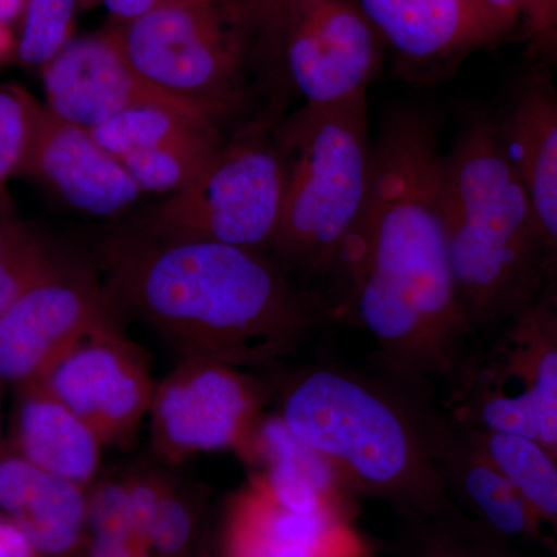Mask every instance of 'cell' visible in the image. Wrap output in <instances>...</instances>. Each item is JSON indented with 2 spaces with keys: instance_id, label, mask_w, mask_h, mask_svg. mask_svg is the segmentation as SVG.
<instances>
[{
  "instance_id": "6da1fadb",
  "label": "cell",
  "mask_w": 557,
  "mask_h": 557,
  "mask_svg": "<svg viewBox=\"0 0 557 557\" xmlns=\"http://www.w3.org/2000/svg\"><path fill=\"white\" fill-rule=\"evenodd\" d=\"M437 135L395 113L375 143V178L332 281L330 310L375 341L384 373L432 394L448 386L478 338L450 267Z\"/></svg>"
},
{
  "instance_id": "7a4b0ae2",
  "label": "cell",
  "mask_w": 557,
  "mask_h": 557,
  "mask_svg": "<svg viewBox=\"0 0 557 557\" xmlns=\"http://www.w3.org/2000/svg\"><path fill=\"white\" fill-rule=\"evenodd\" d=\"M112 296L186 358L263 364L310 329L321 300L271 252L208 240L121 242L109 255Z\"/></svg>"
},
{
  "instance_id": "3957f363",
  "label": "cell",
  "mask_w": 557,
  "mask_h": 557,
  "mask_svg": "<svg viewBox=\"0 0 557 557\" xmlns=\"http://www.w3.org/2000/svg\"><path fill=\"white\" fill-rule=\"evenodd\" d=\"M429 392L335 364L287 381L276 412L327 458L348 494L379 497L399 511L437 516L454 508L429 445Z\"/></svg>"
},
{
  "instance_id": "277c9868",
  "label": "cell",
  "mask_w": 557,
  "mask_h": 557,
  "mask_svg": "<svg viewBox=\"0 0 557 557\" xmlns=\"http://www.w3.org/2000/svg\"><path fill=\"white\" fill-rule=\"evenodd\" d=\"M450 267L480 335L537 298L553 270L522 180L496 119L472 115L442 164Z\"/></svg>"
},
{
  "instance_id": "5b68a950",
  "label": "cell",
  "mask_w": 557,
  "mask_h": 557,
  "mask_svg": "<svg viewBox=\"0 0 557 557\" xmlns=\"http://www.w3.org/2000/svg\"><path fill=\"white\" fill-rule=\"evenodd\" d=\"M274 138L285 163V190L271 255L292 276L333 281L375 178L368 100L302 104L274 124Z\"/></svg>"
},
{
  "instance_id": "8992f818",
  "label": "cell",
  "mask_w": 557,
  "mask_h": 557,
  "mask_svg": "<svg viewBox=\"0 0 557 557\" xmlns=\"http://www.w3.org/2000/svg\"><path fill=\"white\" fill-rule=\"evenodd\" d=\"M109 35L161 90L207 113L222 129L265 83L256 58L255 0H172Z\"/></svg>"
},
{
  "instance_id": "52a82bcc",
  "label": "cell",
  "mask_w": 557,
  "mask_h": 557,
  "mask_svg": "<svg viewBox=\"0 0 557 557\" xmlns=\"http://www.w3.org/2000/svg\"><path fill=\"white\" fill-rule=\"evenodd\" d=\"M256 58L263 79L302 104L368 100L384 47L354 0H255Z\"/></svg>"
},
{
  "instance_id": "ba28073f",
  "label": "cell",
  "mask_w": 557,
  "mask_h": 557,
  "mask_svg": "<svg viewBox=\"0 0 557 557\" xmlns=\"http://www.w3.org/2000/svg\"><path fill=\"white\" fill-rule=\"evenodd\" d=\"M284 190L285 163L274 123L255 124L226 139L188 186L153 209L145 236L271 252Z\"/></svg>"
},
{
  "instance_id": "9c48e42d",
  "label": "cell",
  "mask_w": 557,
  "mask_h": 557,
  "mask_svg": "<svg viewBox=\"0 0 557 557\" xmlns=\"http://www.w3.org/2000/svg\"><path fill=\"white\" fill-rule=\"evenodd\" d=\"M493 346L474 347L440 408L461 426L557 443V327L536 304Z\"/></svg>"
},
{
  "instance_id": "30bf717a",
  "label": "cell",
  "mask_w": 557,
  "mask_h": 557,
  "mask_svg": "<svg viewBox=\"0 0 557 557\" xmlns=\"http://www.w3.org/2000/svg\"><path fill=\"white\" fill-rule=\"evenodd\" d=\"M153 449L168 461L197 453L242 450L262 417L259 384L234 366L186 358L153 391Z\"/></svg>"
},
{
  "instance_id": "8fae6325",
  "label": "cell",
  "mask_w": 557,
  "mask_h": 557,
  "mask_svg": "<svg viewBox=\"0 0 557 557\" xmlns=\"http://www.w3.org/2000/svg\"><path fill=\"white\" fill-rule=\"evenodd\" d=\"M110 299L67 262L0 313V381L42 380L76 344L112 324Z\"/></svg>"
},
{
  "instance_id": "7c38bea8",
  "label": "cell",
  "mask_w": 557,
  "mask_h": 557,
  "mask_svg": "<svg viewBox=\"0 0 557 557\" xmlns=\"http://www.w3.org/2000/svg\"><path fill=\"white\" fill-rule=\"evenodd\" d=\"M39 381L102 446L129 445L156 391L148 362L113 322L76 344Z\"/></svg>"
},
{
  "instance_id": "4fadbf2b",
  "label": "cell",
  "mask_w": 557,
  "mask_h": 557,
  "mask_svg": "<svg viewBox=\"0 0 557 557\" xmlns=\"http://www.w3.org/2000/svg\"><path fill=\"white\" fill-rule=\"evenodd\" d=\"M40 70L47 108L60 119L86 129L139 108L177 109L211 120L189 102L146 79L127 61L108 30L73 36Z\"/></svg>"
},
{
  "instance_id": "5bb4252c",
  "label": "cell",
  "mask_w": 557,
  "mask_h": 557,
  "mask_svg": "<svg viewBox=\"0 0 557 557\" xmlns=\"http://www.w3.org/2000/svg\"><path fill=\"white\" fill-rule=\"evenodd\" d=\"M408 78L445 75L508 33L472 0H354Z\"/></svg>"
},
{
  "instance_id": "9a60e30c",
  "label": "cell",
  "mask_w": 557,
  "mask_h": 557,
  "mask_svg": "<svg viewBox=\"0 0 557 557\" xmlns=\"http://www.w3.org/2000/svg\"><path fill=\"white\" fill-rule=\"evenodd\" d=\"M22 175L38 180L69 207L101 218L123 212L143 194L89 129L54 115L42 101Z\"/></svg>"
},
{
  "instance_id": "2e32d148",
  "label": "cell",
  "mask_w": 557,
  "mask_h": 557,
  "mask_svg": "<svg viewBox=\"0 0 557 557\" xmlns=\"http://www.w3.org/2000/svg\"><path fill=\"white\" fill-rule=\"evenodd\" d=\"M424 420L432 456L453 504L463 505L497 536L541 542L557 552L556 539L536 512L432 395L424 401Z\"/></svg>"
},
{
  "instance_id": "e0dca14e",
  "label": "cell",
  "mask_w": 557,
  "mask_h": 557,
  "mask_svg": "<svg viewBox=\"0 0 557 557\" xmlns=\"http://www.w3.org/2000/svg\"><path fill=\"white\" fill-rule=\"evenodd\" d=\"M498 129L557 263V87L547 70L520 81Z\"/></svg>"
},
{
  "instance_id": "ac0fdd59",
  "label": "cell",
  "mask_w": 557,
  "mask_h": 557,
  "mask_svg": "<svg viewBox=\"0 0 557 557\" xmlns=\"http://www.w3.org/2000/svg\"><path fill=\"white\" fill-rule=\"evenodd\" d=\"M0 515L20 528L38 557H64L78 547L89 498L84 487L5 448L0 453Z\"/></svg>"
},
{
  "instance_id": "d6986e66",
  "label": "cell",
  "mask_w": 557,
  "mask_h": 557,
  "mask_svg": "<svg viewBox=\"0 0 557 557\" xmlns=\"http://www.w3.org/2000/svg\"><path fill=\"white\" fill-rule=\"evenodd\" d=\"M14 453L36 468L86 490L101 467L102 443L42 381L17 387Z\"/></svg>"
},
{
  "instance_id": "ffe728a7",
  "label": "cell",
  "mask_w": 557,
  "mask_h": 557,
  "mask_svg": "<svg viewBox=\"0 0 557 557\" xmlns=\"http://www.w3.org/2000/svg\"><path fill=\"white\" fill-rule=\"evenodd\" d=\"M242 456L259 465L252 482L281 507L296 512L347 509L350 494L335 468L296 437L277 412L262 413Z\"/></svg>"
},
{
  "instance_id": "44dd1931",
  "label": "cell",
  "mask_w": 557,
  "mask_h": 557,
  "mask_svg": "<svg viewBox=\"0 0 557 557\" xmlns=\"http://www.w3.org/2000/svg\"><path fill=\"white\" fill-rule=\"evenodd\" d=\"M361 547L347 509L292 511L271 500L255 482L242 494L234 511L231 557H258L287 548L347 552Z\"/></svg>"
},
{
  "instance_id": "7402d4cb",
  "label": "cell",
  "mask_w": 557,
  "mask_h": 557,
  "mask_svg": "<svg viewBox=\"0 0 557 557\" xmlns=\"http://www.w3.org/2000/svg\"><path fill=\"white\" fill-rule=\"evenodd\" d=\"M463 428L557 542V461L552 450L533 438Z\"/></svg>"
},
{
  "instance_id": "603a6c76",
  "label": "cell",
  "mask_w": 557,
  "mask_h": 557,
  "mask_svg": "<svg viewBox=\"0 0 557 557\" xmlns=\"http://www.w3.org/2000/svg\"><path fill=\"white\" fill-rule=\"evenodd\" d=\"M226 138L222 131L200 132L119 160L141 193L174 194L207 168Z\"/></svg>"
},
{
  "instance_id": "cb8c5ba5",
  "label": "cell",
  "mask_w": 557,
  "mask_h": 557,
  "mask_svg": "<svg viewBox=\"0 0 557 557\" xmlns=\"http://www.w3.org/2000/svg\"><path fill=\"white\" fill-rule=\"evenodd\" d=\"M220 129L211 120L168 108H139L113 116L89 129L116 160L200 132Z\"/></svg>"
},
{
  "instance_id": "d4e9b609",
  "label": "cell",
  "mask_w": 557,
  "mask_h": 557,
  "mask_svg": "<svg viewBox=\"0 0 557 557\" xmlns=\"http://www.w3.org/2000/svg\"><path fill=\"white\" fill-rule=\"evenodd\" d=\"M64 263L27 226L0 214V313Z\"/></svg>"
},
{
  "instance_id": "484cf974",
  "label": "cell",
  "mask_w": 557,
  "mask_h": 557,
  "mask_svg": "<svg viewBox=\"0 0 557 557\" xmlns=\"http://www.w3.org/2000/svg\"><path fill=\"white\" fill-rule=\"evenodd\" d=\"M75 0H28L17 61L42 69L73 38Z\"/></svg>"
},
{
  "instance_id": "4316f807",
  "label": "cell",
  "mask_w": 557,
  "mask_h": 557,
  "mask_svg": "<svg viewBox=\"0 0 557 557\" xmlns=\"http://www.w3.org/2000/svg\"><path fill=\"white\" fill-rule=\"evenodd\" d=\"M39 106L20 86L0 87V188L24 172Z\"/></svg>"
},
{
  "instance_id": "83f0119b",
  "label": "cell",
  "mask_w": 557,
  "mask_h": 557,
  "mask_svg": "<svg viewBox=\"0 0 557 557\" xmlns=\"http://www.w3.org/2000/svg\"><path fill=\"white\" fill-rule=\"evenodd\" d=\"M193 534V516L185 502L180 500L163 482L156 516L150 525L148 547L161 557L177 556L188 545Z\"/></svg>"
},
{
  "instance_id": "f1b7e54d",
  "label": "cell",
  "mask_w": 557,
  "mask_h": 557,
  "mask_svg": "<svg viewBox=\"0 0 557 557\" xmlns=\"http://www.w3.org/2000/svg\"><path fill=\"white\" fill-rule=\"evenodd\" d=\"M28 0H0V67L17 60L22 24Z\"/></svg>"
},
{
  "instance_id": "f546056e",
  "label": "cell",
  "mask_w": 557,
  "mask_h": 557,
  "mask_svg": "<svg viewBox=\"0 0 557 557\" xmlns=\"http://www.w3.org/2000/svg\"><path fill=\"white\" fill-rule=\"evenodd\" d=\"M556 16L557 0H527L522 25L534 46L552 30Z\"/></svg>"
},
{
  "instance_id": "4dcf8cb0",
  "label": "cell",
  "mask_w": 557,
  "mask_h": 557,
  "mask_svg": "<svg viewBox=\"0 0 557 557\" xmlns=\"http://www.w3.org/2000/svg\"><path fill=\"white\" fill-rule=\"evenodd\" d=\"M148 548L137 539L121 534H91L89 557H141Z\"/></svg>"
},
{
  "instance_id": "1f68e13d",
  "label": "cell",
  "mask_w": 557,
  "mask_h": 557,
  "mask_svg": "<svg viewBox=\"0 0 557 557\" xmlns=\"http://www.w3.org/2000/svg\"><path fill=\"white\" fill-rule=\"evenodd\" d=\"M0 557H38L24 533L0 515Z\"/></svg>"
},
{
  "instance_id": "d6a6232c",
  "label": "cell",
  "mask_w": 557,
  "mask_h": 557,
  "mask_svg": "<svg viewBox=\"0 0 557 557\" xmlns=\"http://www.w3.org/2000/svg\"><path fill=\"white\" fill-rule=\"evenodd\" d=\"M168 2H172V0H101L102 5L112 16L113 24L137 20L143 14L159 9Z\"/></svg>"
},
{
  "instance_id": "836d02e7",
  "label": "cell",
  "mask_w": 557,
  "mask_h": 557,
  "mask_svg": "<svg viewBox=\"0 0 557 557\" xmlns=\"http://www.w3.org/2000/svg\"><path fill=\"white\" fill-rule=\"evenodd\" d=\"M547 281V287L542 289L541 295H537L534 302H537L544 311H547L548 317L557 325V263L552 273H549Z\"/></svg>"
},
{
  "instance_id": "e575fe53",
  "label": "cell",
  "mask_w": 557,
  "mask_h": 557,
  "mask_svg": "<svg viewBox=\"0 0 557 557\" xmlns=\"http://www.w3.org/2000/svg\"><path fill=\"white\" fill-rule=\"evenodd\" d=\"M416 557H493L486 555V553H479L471 549L456 547V545L440 544L437 547L426 549V552L420 553Z\"/></svg>"
},
{
  "instance_id": "d590c367",
  "label": "cell",
  "mask_w": 557,
  "mask_h": 557,
  "mask_svg": "<svg viewBox=\"0 0 557 557\" xmlns=\"http://www.w3.org/2000/svg\"><path fill=\"white\" fill-rule=\"evenodd\" d=\"M536 47L544 51L545 57H547L548 61L552 62L553 67L557 70V28L549 32Z\"/></svg>"
},
{
  "instance_id": "8d00e7d4",
  "label": "cell",
  "mask_w": 557,
  "mask_h": 557,
  "mask_svg": "<svg viewBox=\"0 0 557 557\" xmlns=\"http://www.w3.org/2000/svg\"><path fill=\"white\" fill-rule=\"evenodd\" d=\"M75 2L78 9H94L98 3H101V0H75Z\"/></svg>"
},
{
  "instance_id": "74e56055",
  "label": "cell",
  "mask_w": 557,
  "mask_h": 557,
  "mask_svg": "<svg viewBox=\"0 0 557 557\" xmlns=\"http://www.w3.org/2000/svg\"><path fill=\"white\" fill-rule=\"evenodd\" d=\"M2 386L3 383L0 381V453L5 449V446H3L2 443Z\"/></svg>"
},
{
  "instance_id": "f35d334b",
  "label": "cell",
  "mask_w": 557,
  "mask_h": 557,
  "mask_svg": "<svg viewBox=\"0 0 557 557\" xmlns=\"http://www.w3.org/2000/svg\"><path fill=\"white\" fill-rule=\"evenodd\" d=\"M552 453H553V456H555L556 461H557V443L555 445V448H553Z\"/></svg>"
},
{
  "instance_id": "ab89813d",
  "label": "cell",
  "mask_w": 557,
  "mask_h": 557,
  "mask_svg": "<svg viewBox=\"0 0 557 557\" xmlns=\"http://www.w3.org/2000/svg\"><path fill=\"white\" fill-rule=\"evenodd\" d=\"M141 557H156V556H150L149 553L146 552V553H143ZM159 557H161V556H159Z\"/></svg>"
},
{
  "instance_id": "60d3db41",
  "label": "cell",
  "mask_w": 557,
  "mask_h": 557,
  "mask_svg": "<svg viewBox=\"0 0 557 557\" xmlns=\"http://www.w3.org/2000/svg\"><path fill=\"white\" fill-rule=\"evenodd\" d=\"M555 28H557V16H556L555 25H553L552 30H555ZM552 30H549V32H552ZM549 32H548V33H549Z\"/></svg>"
}]
</instances>
